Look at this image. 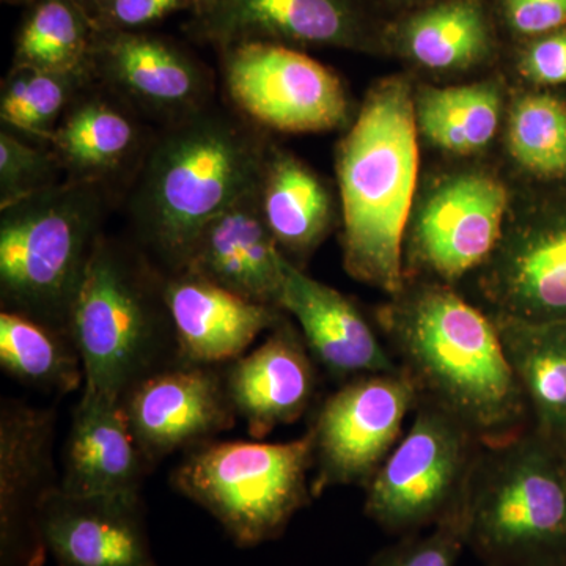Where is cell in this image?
Segmentation results:
<instances>
[{
	"label": "cell",
	"instance_id": "cell-23",
	"mask_svg": "<svg viewBox=\"0 0 566 566\" xmlns=\"http://www.w3.org/2000/svg\"><path fill=\"white\" fill-rule=\"evenodd\" d=\"M150 469L122 400L82 390L66 439L61 490L74 495L140 494Z\"/></svg>",
	"mask_w": 566,
	"mask_h": 566
},
{
	"label": "cell",
	"instance_id": "cell-37",
	"mask_svg": "<svg viewBox=\"0 0 566 566\" xmlns=\"http://www.w3.org/2000/svg\"><path fill=\"white\" fill-rule=\"evenodd\" d=\"M386 2L392 6L395 10H400V13H405V11L419 9V7L434 2V0H386Z\"/></svg>",
	"mask_w": 566,
	"mask_h": 566
},
{
	"label": "cell",
	"instance_id": "cell-18",
	"mask_svg": "<svg viewBox=\"0 0 566 566\" xmlns=\"http://www.w3.org/2000/svg\"><path fill=\"white\" fill-rule=\"evenodd\" d=\"M282 259L264 219L260 181L203 227L182 271L252 303L282 308Z\"/></svg>",
	"mask_w": 566,
	"mask_h": 566
},
{
	"label": "cell",
	"instance_id": "cell-12",
	"mask_svg": "<svg viewBox=\"0 0 566 566\" xmlns=\"http://www.w3.org/2000/svg\"><path fill=\"white\" fill-rule=\"evenodd\" d=\"M386 22L374 0H197L186 31L218 51L266 41L378 54Z\"/></svg>",
	"mask_w": 566,
	"mask_h": 566
},
{
	"label": "cell",
	"instance_id": "cell-36",
	"mask_svg": "<svg viewBox=\"0 0 566 566\" xmlns=\"http://www.w3.org/2000/svg\"><path fill=\"white\" fill-rule=\"evenodd\" d=\"M197 0H102L93 24L96 31H142L181 10H192Z\"/></svg>",
	"mask_w": 566,
	"mask_h": 566
},
{
	"label": "cell",
	"instance_id": "cell-35",
	"mask_svg": "<svg viewBox=\"0 0 566 566\" xmlns=\"http://www.w3.org/2000/svg\"><path fill=\"white\" fill-rule=\"evenodd\" d=\"M517 73L543 87L566 85V25L516 44Z\"/></svg>",
	"mask_w": 566,
	"mask_h": 566
},
{
	"label": "cell",
	"instance_id": "cell-1",
	"mask_svg": "<svg viewBox=\"0 0 566 566\" xmlns=\"http://www.w3.org/2000/svg\"><path fill=\"white\" fill-rule=\"evenodd\" d=\"M376 323L419 400L463 422L485 444L523 433L528 409L486 311L455 286L405 282Z\"/></svg>",
	"mask_w": 566,
	"mask_h": 566
},
{
	"label": "cell",
	"instance_id": "cell-34",
	"mask_svg": "<svg viewBox=\"0 0 566 566\" xmlns=\"http://www.w3.org/2000/svg\"><path fill=\"white\" fill-rule=\"evenodd\" d=\"M499 31L523 43L566 25V0H491Z\"/></svg>",
	"mask_w": 566,
	"mask_h": 566
},
{
	"label": "cell",
	"instance_id": "cell-11",
	"mask_svg": "<svg viewBox=\"0 0 566 566\" xmlns=\"http://www.w3.org/2000/svg\"><path fill=\"white\" fill-rule=\"evenodd\" d=\"M417 403L419 394L400 368L357 376L327 397L308 428L315 446L314 497L335 486H367L400 441Z\"/></svg>",
	"mask_w": 566,
	"mask_h": 566
},
{
	"label": "cell",
	"instance_id": "cell-33",
	"mask_svg": "<svg viewBox=\"0 0 566 566\" xmlns=\"http://www.w3.org/2000/svg\"><path fill=\"white\" fill-rule=\"evenodd\" d=\"M465 549L463 513L420 534L400 536L376 553L368 566H457Z\"/></svg>",
	"mask_w": 566,
	"mask_h": 566
},
{
	"label": "cell",
	"instance_id": "cell-5",
	"mask_svg": "<svg viewBox=\"0 0 566 566\" xmlns=\"http://www.w3.org/2000/svg\"><path fill=\"white\" fill-rule=\"evenodd\" d=\"M464 523L483 565L566 566L564 452L534 430L483 444Z\"/></svg>",
	"mask_w": 566,
	"mask_h": 566
},
{
	"label": "cell",
	"instance_id": "cell-16",
	"mask_svg": "<svg viewBox=\"0 0 566 566\" xmlns=\"http://www.w3.org/2000/svg\"><path fill=\"white\" fill-rule=\"evenodd\" d=\"M122 403L151 468L178 450L212 441L238 420L226 374L208 365L177 364L148 376Z\"/></svg>",
	"mask_w": 566,
	"mask_h": 566
},
{
	"label": "cell",
	"instance_id": "cell-21",
	"mask_svg": "<svg viewBox=\"0 0 566 566\" xmlns=\"http://www.w3.org/2000/svg\"><path fill=\"white\" fill-rule=\"evenodd\" d=\"M164 296L181 364L233 363L286 316L282 308L252 303L188 271L166 274Z\"/></svg>",
	"mask_w": 566,
	"mask_h": 566
},
{
	"label": "cell",
	"instance_id": "cell-31",
	"mask_svg": "<svg viewBox=\"0 0 566 566\" xmlns=\"http://www.w3.org/2000/svg\"><path fill=\"white\" fill-rule=\"evenodd\" d=\"M92 84L81 74L13 65L3 77L0 118L14 132L51 142L65 112Z\"/></svg>",
	"mask_w": 566,
	"mask_h": 566
},
{
	"label": "cell",
	"instance_id": "cell-4",
	"mask_svg": "<svg viewBox=\"0 0 566 566\" xmlns=\"http://www.w3.org/2000/svg\"><path fill=\"white\" fill-rule=\"evenodd\" d=\"M164 281L139 245L99 238L69 324L84 392L123 400L148 376L181 364Z\"/></svg>",
	"mask_w": 566,
	"mask_h": 566
},
{
	"label": "cell",
	"instance_id": "cell-41",
	"mask_svg": "<svg viewBox=\"0 0 566 566\" xmlns=\"http://www.w3.org/2000/svg\"><path fill=\"white\" fill-rule=\"evenodd\" d=\"M482 566H495V565H483V564H482Z\"/></svg>",
	"mask_w": 566,
	"mask_h": 566
},
{
	"label": "cell",
	"instance_id": "cell-2",
	"mask_svg": "<svg viewBox=\"0 0 566 566\" xmlns=\"http://www.w3.org/2000/svg\"><path fill=\"white\" fill-rule=\"evenodd\" d=\"M271 142L238 112L208 106L148 144L126 199L136 244L180 273L203 227L262 181Z\"/></svg>",
	"mask_w": 566,
	"mask_h": 566
},
{
	"label": "cell",
	"instance_id": "cell-20",
	"mask_svg": "<svg viewBox=\"0 0 566 566\" xmlns=\"http://www.w3.org/2000/svg\"><path fill=\"white\" fill-rule=\"evenodd\" d=\"M281 307L294 316L308 352L333 378L397 371L392 353L357 305L282 259Z\"/></svg>",
	"mask_w": 566,
	"mask_h": 566
},
{
	"label": "cell",
	"instance_id": "cell-7",
	"mask_svg": "<svg viewBox=\"0 0 566 566\" xmlns=\"http://www.w3.org/2000/svg\"><path fill=\"white\" fill-rule=\"evenodd\" d=\"M315 465L312 431L289 442H205L175 469L174 490L210 513L234 546L281 538L311 505Z\"/></svg>",
	"mask_w": 566,
	"mask_h": 566
},
{
	"label": "cell",
	"instance_id": "cell-39",
	"mask_svg": "<svg viewBox=\"0 0 566 566\" xmlns=\"http://www.w3.org/2000/svg\"><path fill=\"white\" fill-rule=\"evenodd\" d=\"M3 2H9V3H24V2H29V0H3Z\"/></svg>",
	"mask_w": 566,
	"mask_h": 566
},
{
	"label": "cell",
	"instance_id": "cell-38",
	"mask_svg": "<svg viewBox=\"0 0 566 566\" xmlns=\"http://www.w3.org/2000/svg\"><path fill=\"white\" fill-rule=\"evenodd\" d=\"M71 2L76 3V6L80 7L81 10H84L93 21V14H95V11L98 9L102 0H71Z\"/></svg>",
	"mask_w": 566,
	"mask_h": 566
},
{
	"label": "cell",
	"instance_id": "cell-32",
	"mask_svg": "<svg viewBox=\"0 0 566 566\" xmlns=\"http://www.w3.org/2000/svg\"><path fill=\"white\" fill-rule=\"evenodd\" d=\"M61 164L43 150L2 129L0 133V208L61 185Z\"/></svg>",
	"mask_w": 566,
	"mask_h": 566
},
{
	"label": "cell",
	"instance_id": "cell-15",
	"mask_svg": "<svg viewBox=\"0 0 566 566\" xmlns=\"http://www.w3.org/2000/svg\"><path fill=\"white\" fill-rule=\"evenodd\" d=\"M54 409L7 398L0 405V566H44V502L61 479Z\"/></svg>",
	"mask_w": 566,
	"mask_h": 566
},
{
	"label": "cell",
	"instance_id": "cell-24",
	"mask_svg": "<svg viewBox=\"0 0 566 566\" xmlns=\"http://www.w3.org/2000/svg\"><path fill=\"white\" fill-rule=\"evenodd\" d=\"M88 85L63 115L50 142L66 181L109 188L137 172L148 145L134 112L109 93Z\"/></svg>",
	"mask_w": 566,
	"mask_h": 566
},
{
	"label": "cell",
	"instance_id": "cell-10",
	"mask_svg": "<svg viewBox=\"0 0 566 566\" xmlns=\"http://www.w3.org/2000/svg\"><path fill=\"white\" fill-rule=\"evenodd\" d=\"M219 59L227 98L259 128L324 133L349 122L344 82L296 48L251 41L219 51Z\"/></svg>",
	"mask_w": 566,
	"mask_h": 566
},
{
	"label": "cell",
	"instance_id": "cell-3",
	"mask_svg": "<svg viewBox=\"0 0 566 566\" xmlns=\"http://www.w3.org/2000/svg\"><path fill=\"white\" fill-rule=\"evenodd\" d=\"M415 88L379 81L337 148L346 273L394 296L405 286L403 248L419 177Z\"/></svg>",
	"mask_w": 566,
	"mask_h": 566
},
{
	"label": "cell",
	"instance_id": "cell-17",
	"mask_svg": "<svg viewBox=\"0 0 566 566\" xmlns=\"http://www.w3.org/2000/svg\"><path fill=\"white\" fill-rule=\"evenodd\" d=\"M41 536L57 566H159L140 494L74 495L59 486L44 502Z\"/></svg>",
	"mask_w": 566,
	"mask_h": 566
},
{
	"label": "cell",
	"instance_id": "cell-6",
	"mask_svg": "<svg viewBox=\"0 0 566 566\" xmlns=\"http://www.w3.org/2000/svg\"><path fill=\"white\" fill-rule=\"evenodd\" d=\"M106 212V188L66 180L0 208L2 311L70 334L71 311Z\"/></svg>",
	"mask_w": 566,
	"mask_h": 566
},
{
	"label": "cell",
	"instance_id": "cell-29",
	"mask_svg": "<svg viewBox=\"0 0 566 566\" xmlns=\"http://www.w3.org/2000/svg\"><path fill=\"white\" fill-rule=\"evenodd\" d=\"M96 33L92 18L71 0H33L18 31L13 65L91 77Z\"/></svg>",
	"mask_w": 566,
	"mask_h": 566
},
{
	"label": "cell",
	"instance_id": "cell-25",
	"mask_svg": "<svg viewBox=\"0 0 566 566\" xmlns=\"http://www.w3.org/2000/svg\"><path fill=\"white\" fill-rule=\"evenodd\" d=\"M536 434L566 449V322L490 314Z\"/></svg>",
	"mask_w": 566,
	"mask_h": 566
},
{
	"label": "cell",
	"instance_id": "cell-19",
	"mask_svg": "<svg viewBox=\"0 0 566 566\" xmlns=\"http://www.w3.org/2000/svg\"><path fill=\"white\" fill-rule=\"evenodd\" d=\"M300 327L289 316L259 348L230 363L227 390L249 434L266 438L305 415L316 392V367Z\"/></svg>",
	"mask_w": 566,
	"mask_h": 566
},
{
	"label": "cell",
	"instance_id": "cell-8",
	"mask_svg": "<svg viewBox=\"0 0 566 566\" xmlns=\"http://www.w3.org/2000/svg\"><path fill=\"white\" fill-rule=\"evenodd\" d=\"M483 444L455 417L419 400L411 427L364 488L365 516L400 538L463 515Z\"/></svg>",
	"mask_w": 566,
	"mask_h": 566
},
{
	"label": "cell",
	"instance_id": "cell-14",
	"mask_svg": "<svg viewBox=\"0 0 566 566\" xmlns=\"http://www.w3.org/2000/svg\"><path fill=\"white\" fill-rule=\"evenodd\" d=\"M91 77L134 114L167 126L211 106V77L202 63L172 40L144 31H98Z\"/></svg>",
	"mask_w": 566,
	"mask_h": 566
},
{
	"label": "cell",
	"instance_id": "cell-22",
	"mask_svg": "<svg viewBox=\"0 0 566 566\" xmlns=\"http://www.w3.org/2000/svg\"><path fill=\"white\" fill-rule=\"evenodd\" d=\"M385 52L433 73H463L493 61L499 25L491 0H434L386 22Z\"/></svg>",
	"mask_w": 566,
	"mask_h": 566
},
{
	"label": "cell",
	"instance_id": "cell-30",
	"mask_svg": "<svg viewBox=\"0 0 566 566\" xmlns=\"http://www.w3.org/2000/svg\"><path fill=\"white\" fill-rule=\"evenodd\" d=\"M510 158L536 180L566 181V103L546 92L521 93L506 115Z\"/></svg>",
	"mask_w": 566,
	"mask_h": 566
},
{
	"label": "cell",
	"instance_id": "cell-13",
	"mask_svg": "<svg viewBox=\"0 0 566 566\" xmlns=\"http://www.w3.org/2000/svg\"><path fill=\"white\" fill-rule=\"evenodd\" d=\"M472 275L488 314L566 322V199L509 216L493 255Z\"/></svg>",
	"mask_w": 566,
	"mask_h": 566
},
{
	"label": "cell",
	"instance_id": "cell-27",
	"mask_svg": "<svg viewBox=\"0 0 566 566\" xmlns=\"http://www.w3.org/2000/svg\"><path fill=\"white\" fill-rule=\"evenodd\" d=\"M504 87L497 77L452 87H422L415 93L419 136L457 156L485 151L501 126Z\"/></svg>",
	"mask_w": 566,
	"mask_h": 566
},
{
	"label": "cell",
	"instance_id": "cell-26",
	"mask_svg": "<svg viewBox=\"0 0 566 566\" xmlns=\"http://www.w3.org/2000/svg\"><path fill=\"white\" fill-rule=\"evenodd\" d=\"M262 207L279 251L304 270L333 229L329 189L307 164L271 144L262 175Z\"/></svg>",
	"mask_w": 566,
	"mask_h": 566
},
{
	"label": "cell",
	"instance_id": "cell-28",
	"mask_svg": "<svg viewBox=\"0 0 566 566\" xmlns=\"http://www.w3.org/2000/svg\"><path fill=\"white\" fill-rule=\"evenodd\" d=\"M0 365L21 385L66 395L84 387L81 354L70 334L17 314H0Z\"/></svg>",
	"mask_w": 566,
	"mask_h": 566
},
{
	"label": "cell",
	"instance_id": "cell-9",
	"mask_svg": "<svg viewBox=\"0 0 566 566\" xmlns=\"http://www.w3.org/2000/svg\"><path fill=\"white\" fill-rule=\"evenodd\" d=\"M504 182L486 170L444 175L412 208L403 248L405 282L455 286L488 262L509 219Z\"/></svg>",
	"mask_w": 566,
	"mask_h": 566
},
{
	"label": "cell",
	"instance_id": "cell-40",
	"mask_svg": "<svg viewBox=\"0 0 566 566\" xmlns=\"http://www.w3.org/2000/svg\"><path fill=\"white\" fill-rule=\"evenodd\" d=\"M565 464H566V449L564 450Z\"/></svg>",
	"mask_w": 566,
	"mask_h": 566
}]
</instances>
